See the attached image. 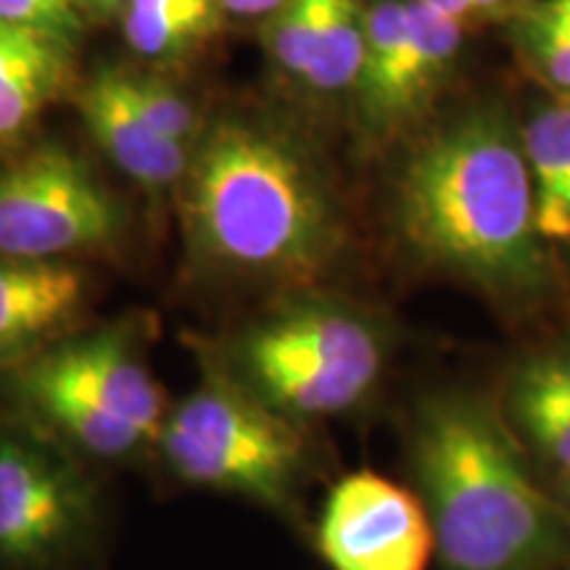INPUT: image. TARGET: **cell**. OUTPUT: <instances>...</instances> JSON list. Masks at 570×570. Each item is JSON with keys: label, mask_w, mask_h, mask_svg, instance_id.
Instances as JSON below:
<instances>
[{"label": "cell", "mask_w": 570, "mask_h": 570, "mask_svg": "<svg viewBox=\"0 0 570 570\" xmlns=\"http://www.w3.org/2000/svg\"><path fill=\"white\" fill-rule=\"evenodd\" d=\"M389 223L417 267L491 302L533 306L552 291V246L539 230L520 111L508 98H470L404 142Z\"/></svg>", "instance_id": "cell-1"}, {"label": "cell", "mask_w": 570, "mask_h": 570, "mask_svg": "<svg viewBox=\"0 0 570 570\" xmlns=\"http://www.w3.org/2000/svg\"><path fill=\"white\" fill-rule=\"evenodd\" d=\"M175 196L196 275L267 296L327 285L352 230L309 135L259 111L209 119Z\"/></svg>", "instance_id": "cell-2"}, {"label": "cell", "mask_w": 570, "mask_h": 570, "mask_svg": "<svg viewBox=\"0 0 570 570\" xmlns=\"http://www.w3.org/2000/svg\"><path fill=\"white\" fill-rule=\"evenodd\" d=\"M410 487L436 537L433 570H562L570 512L547 494L502 407L473 389H431L404 428Z\"/></svg>", "instance_id": "cell-3"}, {"label": "cell", "mask_w": 570, "mask_h": 570, "mask_svg": "<svg viewBox=\"0 0 570 570\" xmlns=\"http://www.w3.org/2000/svg\"><path fill=\"white\" fill-rule=\"evenodd\" d=\"M196 354L269 410L315 428L377 394L394 327L375 306L315 285L267 296L223 336L198 338Z\"/></svg>", "instance_id": "cell-4"}, {"label": "cell", "mask_w": 570, "mask_h": 570, "mask_svg": "<svg viewBox=\"0 0 570 570\" xmlns=\"http://www.w3.org/2000/svg\"><path fill=\"white\" fill-rule=\"evenodd\" d=\"M154 338L148 312L77 327L3 373L11 410L101 470L151 465L173 407L151 362Z\"/></svg>", "instance_id": "cell-5"}, {"label": "cell", "mask_w": 570, "mask_h": 570, "mask_svg": "<svg viewBox=\"0 0 570 570\" xmlns=\"http://www.w3.org/2000/svg\"><path fill=\"white\" fill-rule=\"evenodd\" d=\"M198 381L173 399L151 465L183 489L233 497L285 523H302L323 458L315 428L269 410L206 356Z\"/></svg>", "instance_id": "cell-6"}, {"label": "cell", "mask_w": 570, "mask_h": 570, "mask_svg": "<svg viewBox=\"0 0 570 570\" xmlns=\"http://www.w3.org/2000/svg\"><path fill=\"white\" fill-rule=\"evenodd\" d=\"M104 470L17 410L0 415V570H92L109 529Z\"/></svg>", "instance_id": "cell-7"}, {"label": "cell", "mask_w": 570, "mask_h": 570, "mask_svg": "<svg viewBox=\"0 0 570 570\" xmlns=\"http://www.w3.org/2000/svg\"><path fill=\"white\" fill-rule=\"evenodd\" d=\"M470 32L423 0H367L365 53L348 98L367 148L407 142L436 117Z\"/></svg>", "instance_id": "cell-8"}, {"label": "cell", "mask_w": 570, "mask_h": 570, "mask_svg": "<svg viewBox=\"0 0 570 570\" xmlns=\"http://www.w3.org/2000/svg\"><path fill=\"white\" fill-rule=\"evenodd\" d=\"M130 209L88 159L42 142L0 167V256L85 262L114 254Z\"/></svg>", "instance_id": "cell-9"}, {"label": "cell", "mask_w": 570, "mask_h": 570, "mask_svg": "<svg viewBox=\"0 0 570 570\" xmlns=\"http://www.w3.org/2000/svg\"><path fill=\"white\" fill-rule=\"evenodd\" d=\"M327 570H431L436 537L410 483L352 470L331 483L309 523Z\"/></svg>", "instance_id": "cell-10"}, {"label": "cell", "mask_w": 570, "mask_h": 570, "mask_svg": "<svg viewBox=\"0 0 570 570\" xmlns=\"http://www.w3.org/2000/svg\"><path fill=\"white\" fill-rule=\"evenodd\" d=\"M367 0H283L262 21L269 67L317 101L352 98L365 53Z\"/></svg>", "instance_id": "cell-11"}, {"label": "cell", "mask_w": 570, "mask_h": 570, "mask_svg": "<svg viewBox=\"0 0 570 570\" xmlns=\"http://www.w3.org/2000/svg\"><path fill=\"white\" fill-rule=\"evenodd\" d=\"M92 294L85 262L0 256V375L88 325Z\"/></svg>", "instance_id": "cell-12"}, {"label": "cell", "mask_w": 570, "mask_h": 570, "mask_svg": "<svg viewBox=\"0 0 570 570\" xmlns=\"http://www.w3.org/2000/svg\"><path fill=\"white\" fill-rule=\"evenodd\" d=\"M75 106L90 138L127 180L148 194H177L194 151L169 140L125 96L117 63L92 69L75 88Z\"/></svg>", "instance_id": "cell-13"}, {"label": "cell", "mask_w": 570, "mask_h": 570, "mask_svg": "<svg viewBox=\"0 0 570 570\" xmlns=\"http://www.w3.org/2000/svg\"><path fill=\"white\" fill-rule=\"evenodd\" d=\"M77 46L0 21V142L24 138L56 98L77 88Z\"/></svg>", "instance_id": "cell-14"}, {"label": "cell", "mask_w": 570, "mask_h": 570, "mask_svg": "<svg viewBox=\"0 0 570 570\" xmlns=\"http://www.w3.org/2000/svg\"><path fill=\"white\" fill-rule=\"evenodd\" d=\"M502 412L525 452L570 475V344L520 362L504 386Z\"/></svg>", "instance_id": "cell-15"}, {"label": "cell", "mask_w": 570, "mask_h": 570, "mask_svg": "<svg viewBox=\"0 0 570 570\" xmlns=\"http://www.w3.org/2000/svg\"><path fill=\"white\" fill-rule=\"evenodd\" d=\"M518 111L539 230L552 248L566 246L570 244V101L539 90Z\"/></svg>", "instance_id": "cell-16"}, {"label": "cell", "mask_w": 570, "mask_h": 570, "mask_svg": "<svg viewBox=\"0 0 570 570\" xmlns=\"http://www.w3.org/2000/svg\"><path fill=\"white\" fill-rule=\"evenodd\" d=\"M217 0H130L119 13L125 42L138 59L177 63L223 30Z\"/></svg>", "instance_id": "cell-17"}, {"label": "cell", "mask_w": 570, "mask_h": 570, "mask_svg": "<svg viewBox=\"0 0 570 570\" xmlns=\"http://www.w3.org/2000/svg\"><path fill=\"white\" fill-rule=\"evenodd\" d=\"M502 30L539 90L570 101V0H523Z\"/></svg>", "instance_id": "cell-18"}, {"label": "cell", "mask_w": 570, "mask_h": 570, "mask_svg": "<svg viewBox=\"0 0 570 570\" xmlns=\"http://www.w3.org/2000/svg\"><path fill=\"white\" fill-rule=\"evenodd\" d=\"M117 77L125 96L146 117L148 125H154L169 140L196 151L198 140L209 127V119L198 114L188 96H183L173 82L164 80L159 69L119 67L117 63Z\"/></svg>", "instance_id": "cell-19"}, {"label": "cell", "mask_w": 570, "mask_h": 570, "mask_svg": "<svg viewBox=\"0 0 570 570\" xmlns=\"http://www.w3.org/2000/svg\"><path fill=\"white\" fill-rule=\"evenodd\" d=\"M0 21L32 27L77 46L85 35L88 17L77 0H0Z\"/></svg>", "instance_id": "cell-20"}, {"label": "cell", "mask_w": 570, "mask_h": 570, "mask_svg": "<svg viewBox=\"0 0 570 570\" xmlns=\"http://www.w3.org/2000/svg\"><path fill=\"white\" fill-rule=\"evenodd\" d=\"M423 3L449 19H458L470 30H479V27L487 24L502 27L523 0H423Z\"/></svg>", "instance_id": "cell-21"}, {"label": "cell", "mask_w": 570, "mask_h": 570, "mask_svg": "<svg viewBox=\"0 0 570 570\" xmlns=\"http://www.w3.org/2000/svg\"><path fill=\"white\" fill-rule=\"evenodd\" d=\"M219 9L225 11V17L233 19H259L265 21L283 0H217Z\"/></svg>", "instance_id": "cell-22"}, {"label": "cell", "mask_w": 570, "mask_h": 570, "mask_svg": "<svg viewBox=\"0 0 570 570\" xmlns=\"http://www.w3.org/2000/svg\"><path fill=\"white\" fill-rule=\"evenodd\" d=\"M85 17H117L122 13L130 0H77Z\"/></svg>", "instance_id": "cell-23"}]
</instances>
